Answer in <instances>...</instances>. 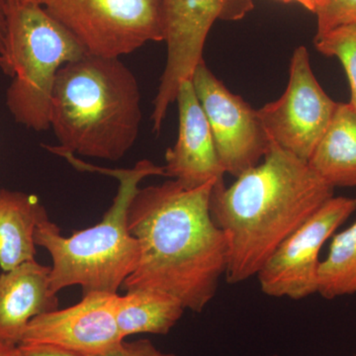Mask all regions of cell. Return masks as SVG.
I'll return each mask as SVG.
<instances>
[{
    "label": "cell",
    "mask_w": 356,
    "mask_h": 356,
    "mask_svg": "<svg viewBox=\"0 0 356 356\" xmlns=\"http://www.w3.org/2000/svg\"><path fill=\"white\" fill-rule=\"evenodd\" d=\"M8 25V3L7 0H0V54L2 53L6 43Z\"/></svg>",
    "instance_id": "7402d4cb"
},
{
    "label": "cell",
    "mask_w": 356,
    "mask_h": 356,
    "mask_svg": "<svg viewBox=\"0 0 356 356\" xmlns=\"http://www.w3.org/2000/svg\"><path fill=\"white\" fill-rule=\"evenodd\" d=\"M0 356H20L19 346L0 341Z\"/></svg>",
    "instance_id": "cb8c5ba5"
},
{
    "label": "cell",
    "mask_w": 356,
    "mask_h": 356,
    "mask_svg": "<svg viewBox=\"0 0 356 356\" xmlns=\"http://www.w3.org/2000/svg\"><path fill=\"white\" fill-rule=\"evenodd\" d=\"M191 81L225 173L238 177L259 165L268 152L270 139L257 110L231 92L204 60L196 67Z\"/></svg>",
    "instance_id": "30bf717a"
},
{
    "label": "cell",
    "mask_w": 356,
    "mask_h": 356,
    "mask_svg": "<svg viewBox=\"0 0 356 356\" xmlns=\"http://www.w3.org/2000/svg\"><path fill=\"white\" fill-rule=\"evenodd\" d=\"M178 137L165 153V177L186 188H196L211 181L224 180L225 173L211 132L207 117L199 102L191 79L178 88Z\"/></svg>",
    "instance_id": "7c38bea8"
},
{
    "label": "cell",
    "mask_w": 356,
    "mask_h": 356,
    "mask_svg": "<svg viewBox=\"0 0 356 356\" xmlns=\"http://www.w3.org/2000/svg\"><path fill=\"white\" fill-rule=\"evenodd\" d=\"M289 83L280 99L257 110L269 139L308 163L337 106L318 83L306 47L295 49Z\"/></svg>",
    "instance_id": "9c48e42d"
},
{
    "label": "cell",
    "mask_w": 356,
    "mask_h": 356,
    "mask_svg": "<svg viewBox=\"0 0 356 356\" xmlns=\"http://www.w3.org/2000/svg\"><path fill=\"white\" fill-rule=\"evenodd\" d=\"M308 165L334 188L356 186V111L350 102L337 103Z\"/></svg>",
    "instance_id": "9a60e30c"
},
{
    "label": "cell",
    "mask_w": 356,
    "mask_h": 356,
    "mask_svg": "<svg viewBox=\"0 0 356 356\" xmlns=\"http://www.w3.org/2000/svg\"><path fill=\"white\" fill-rule=\"evenodd\" d=\"M254 8V0H165V67L154 99V132L159 133L182 81L203 62V50L217 20L238 21Z\"/></svg>",
    "instance_id": "52a82bcc"
},
{
    "label": "cell",
    "mask_w": 356,
    "mask_h": 356,
    "mask_svg": "<svg viewBox=\"0 0 356 356\" xmlns=\"http://www.w3.org/2000/svg\"><path fill=\"white\" fill-rule=\"evenodd\" d=\"M356 210V198L332 197L288 236L257 273L264 294L298 301L318 293L320 252Z\"/></svg>",
    "instance_id": "ba28073f"
},
{
    "label": "cell",
    "mask_w": 356,
    "mask_h": 356,
    "mask_svg": "<svg viewBox=\"0 0 356 356\" xmlns=\"http://www.w3.org/2000/svg\"><path fill=\"white\" fill-rule=\"evenodd\" d=\"M92 356H177L175 353H163L159 350L149 339H140L138 341H126L124 339L120 346L114 350Z\"/></svg>",
    "instance_id": "ffe728a7"
},
{
    "label": "cell",
    "mask_w": 356,
    "mask_h": 356,
    "mask_svg": "<svg viewBox=\"0 0 356 356\" xmlns=\"http://www.w3.org/2000/svg\"><path fill=\"white\" fill-rule=\"evenodd\" d=\"M316 38L343 26L356 24V0H318Z\"/></svg>",
    "instance_id": "d6986e66"
},
{
    "label": "cell",
    "mask_w": 356,
    "mask_h": 356,
    "mask_svg": "<svg viewBox=\"0 0 356 356\" xmlns=\"http://www.w3.org/2000/svg\"><path fill=\"white\" fill-rule=\"evenodd\" d=\"M50 275L35 259L0 275V341L18 346L33 318L58 309Z\"/></svg>",
    "instance_id": "4fadbf2b"
},
{
    "label": "cell",
    "mask_w": 356,
    "mask_h": 356,
    "mask_svg": "<svg viewBox=\"0 0 356 356\" xmlns=\"http://www.w3.org/2000/svg\"><path fill=\"white\" fill-rule=\"evenodd\" d=\"M20 356H77L74 353L42 344H18Z\"/></svg>",
    "instance_id": "44dd1931"
},
{
    "label": "cell",
    "mask_w": 356,
    "mask_h": 356,
    "mask_svg": "<svg viewBox=\"0 0 356 356\" xmlns=\"http://www.w3.org/2000/svg\"><path fill=\"white\" fill-rule=\"evenodd\" d=\"M215 184L189 189L172 179L138 189L127 225L139 243V261L122 289L166 293L195 313L207 307L229 262L226 234L211 216Z\"/></svg>",
    "instance_id": "6da1fadb"
},
{
    "label": "cell",
    "mask_w": 356,
    "mask_h": 356,
    "mask_svg": "<svg viewBox=\"0 0 356 356\" xmlns=\"http://www.w3.org/2000/svg\"><path fill=\"white\" fill-rule=\"evenodd\" d=\"M83 44L44 7L8 6L0 69L13 79L6 106L14 120L41 132L51 129L54 86L58 70L86 55Z\"/></svg>",
    "instance_id": "5b68a950"
},
{
    "label": "cell",
    "mask_w": 356,
    "mask_h": 356,
    "mask_svg": "<svg viewBox=\"0 0 356 356\" xmlns=\"http://www.w3.org/2000/svg\"><path fill=\"white\" fill-rule=\"evenodd\" d=\"M117 297L89 293L76 305L42 314L26 327L19 344H42L77 356L102 355L124 341L116 318Z\"/></svg>",
    "instance_id": "8fae6325"
},
{
    "label": "cell",
    "mask_w": 356,
    "mask_h": 356,
    "mask_svg": "<svg viewBox=\"0 0 356 356\" xmlns=\"http://www.w3.org/2000/svg\"><path fill=\"white\" fill-rule=\"evenodd\" d=\"M316 50L337 58L350 83V104L356 111V24L343 26L315 39Z\"/></svg>",
    "instance_id": "ac0fdd59"
},
{
    "label": "cell",
    "mask_w": 356,
    "mask_h": 356,
    "mask_svg": "<svg viewBox=\"0 0 356 356\" xmlns=\"http://www.w3.org/2000/svg\"><path fill=\"white\" fill-rule=\"evenodd\" d=\"M280 1L285 2V3L296 2V3L301 4L302 6L305 7L306 9L314 13L318 0H280Z\"/></svg>",
    "instance_id": "d4e9b609"
},
{
    "label": "cell",
    "mask_w": 356,
    "mask_h": 356,
    "mask_svg": "<svg viewBox=\"0 0 356 356\" xmlns=\"http://www.w3.org/2000/svg\"><path fill=\"white\" fill-rule=\"evenodd\" d=\"M46 216L38 196L0 189V267L4 273L34 261L35 231Z\"/></svg>",
    "instance_id": "5bb4252c"
},
{
    "label": "cell",
    "mask_w": 356,
    "mask_h": 356,
    "mask_svg": "<svg viewBox=\"0 0 356 356\" xmlns=\"http://www.w3.org/2000/svg\"><path fill=\"white\" fill-rule=\"evenodd\" d=\"M270 356H280V355H270Z\"/></svg>",
    "instance_id": "484cf974"
},
{
    "label": "cell",
    "mask_w": 356,
    "mask_h": 356,
    "mask_svg": "<svg viewBox=\"0 0 356 356\" xmlns=\"http://www.w3.org/2000/svg\"><path fill=\"white\" fill-rule=\"evenodd\" d=\"M334 192L308 163L273 140L262 163L238 175L231 186L224 180L216 182L210 212L228 240L227 283L257 276L281 243Z\"/></svg>",
    "instance_id": "7a4b0ae2"
},
{
    "label": "cell",
    "mask_w": 356,
    "mask_h": 356,
    "mask_svg": "<svg viewBox=\"0 0 356 356\" xmlns=\"http://www.w3.org/2000/svg\"><path fill=\"white\" fill-rule=\"evenodd\" d=\"M318 294L327 300L356 294V221L332 238L318 267Z\"/></svg>",
    "instance_id": "e0dca14e"
},
{
    "label": "cell",
    "mask_w": 356,
    "mask_h": 356,
    "mask_svg": "<svg viewBox=\"0 0 356 356\" xmlns=\"http://www.w3.org/2000/svg\"><path fill=\"white\" fill-rule=\"evenodd\" d=\"M353 356H356V353H355V355H353Z\"/></svg>",
    "instance_id": "4316f807"
},
{
    "label": "cell",
    "mask_w": 356,
    "mask_h": 356,
    "mask_svg": "<svg viewBox=\"0 0 356 356\" xmlns=\"http://www.w3.org/2000/svg\"><path fill=\"white\" fill-rule=\"evenodd\" d=\"M142 119L139 84L120 58L86 54L58 70L50 124L60 149L119 161L135 145Z\"/></svg>",
    "instance_id": "3957f363"
},
{
    "label": "cell",
    "mask_w": 356,
    "mask_h": 356,
    "mask_svg": "<svg viewBox=\"0 0 356 356\" xmlns=\"http://www.w3.org/2000/svg\"><path fill=\"white\" fill-rule=\"evenodd\" d=\"M77 170L109 175L119 181L111 208L102 221L91 228L65 236L55 222L44 217L35 231L36 245L48 250L53 259L51 289L58 294L65 288L79 285L83 295L89 293L118 294L119 288L132 274L139 261V243L128 229L129 205L144 178L165 177V168L149 159L138 161L130 170H107L88 165L76 154L55 147Z\"/></svg>",
    "instance_id": "277c9868"
},
{
    "label": "cell",
    "mask_w": 356,
    "mask_h": 356,
    "mask_svg": "<svg viewBox=\"0 0 356 356\" xmlns=\"http://www.w3.org/2000/svg\"><path fill=\"white\" fill-rule=\"evenodd\" d=\"M51 0H7L8 6H36L46 7Z\"/></svg>",
    "instance_id": "603a6c76"
},
{
    "label": "cell",
    "mask_w": 356,
    "mask_h": 356,
    "mask_svg": "<svg viewBox=\"0 0 356 356\" xmlns=\"http://www.w3.org/2000/svg\"><path fill=\"white\" fill-rule=\"evenodd\" d=\"M44 8L89 55L120 58L165 39V0H51Z\"/></svg>",
    "instance_id": "8992f818"
},
{
    "label": "cell",
    "mask_w": 356,
    "mask_h": 356,
    "mask_svg": "<svg viewBox=\"0 0 356 356\" xmlns=\"http://www.w3.org/2000/svg\"><path fill=\"white\" fill-rule=\"evenodd\" d=\"M186 309L179 300L161 291L136 289L117 297L116 318L124 339L138 334H168Z\"/></svg>",
    "instance_id": "2e32d148"
}]
</instances>
